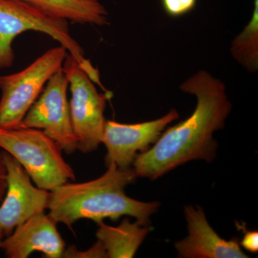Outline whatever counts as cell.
Wrapping results in <instances>:
<instances>
[{"mask_svg":"<svg viewBox=\"0 0 258 258\" xmlns=\"http://www.w3.org/2000/svg\"><path fill=\"white\" fill-rule=\"evenodd\" d=\"M62 257L64 258H108L106 251L100 241H97L92 247L86 250H79L76 246H69L64 249Z\"/></svg>","mask_w":258,"mask_h":258,"instance_id":"cell-15","label":"cell"},{"mask_svg":"<svg viewBox=\"0 0 258 258\" xmlns=\"http://www.w3.org/2000/svg\"><path fill=\"white\" fill-rule=\"evenodd\" d=\"M98 179L82 183H64L50 191L48 215L69 228L81 219L98 222L130 216L147 225L159 203H143L129 198L125 188L135 181L133 169H120L114 164Z\"/></svg>","mask_w":258,"mask_h":258,"instance_id":"cell-2","label":"cell"},{"mask_svg":"<svg viewBox=\"0 0 258 258\" xmlns=\"http://www.w3.org/2000/svg\"><path fill=\"white\" fill-rule=\"evenodd\" d=\"M67 52L62 45L52 47L25 69L0 76V128L21 126L48 80L62 69Z\"/></svg>","mask_w":258,"mask_h":258,"instance_id":"cell-5","label":"cell"},{"mask_svg":"<svg viewBox=\"0 0 258 258\" xmlns=\"http://www.w3.org/2000/svg\"><path fill=\"white\" fill-rule=\"evenodd\" d=\"M0 149L13 156L40 189L50 191L76 180L60 145L40 129L0 128Z\"/></svg>","mask_w":258,"mask_h":258,"instance_id":"cell-4","label":"cell"},{"mask_svg":"<svg viewBox=\"0 0 258 258\" xmlns=\"http://www.w3.org/2000/svg\"><path fill=\"white\" fill-rule=\"evenodd\" d=\"M71 93V120L78 139V150L88 154L102 144L106 119L104 116L108 93H100L79 62L68 55L62 66Z\"/></svg>","mask_w":258,"mask_h":258,"instance_id":"cell-6","label":"cell"},{"mask_svg":"<svg viewBox=\"0 0 258 258\" xmlns=\"http://www.w3.org/2000/svg\"><path fill=\"white\" fill-rule=\"evenodd\" d=\"M5 237L4 232L0 229V249H1L2 242H3V239Z\"/></svg>","mask_w":258,"mask_h":258,"instance_id":"cell-19","label":"cell"},{"mask_svg":"<svg viewBox=\"0 0 258 258\" xmlns=\"http://www.w3.org/2000/svg\"><path fill=\"white\" fill-rule=\"evenodd\" d=\"M179 118L178 112L172 109L160 118L135 124L106 120L102 140L107 149L106 166L114 164L118 169H130L138 152L148 150L166 127Z\"/></svg>","mask_w":258,"mask_h":258,"instance_id":"cell-9","label":"cell"},{"mask_svg":"<svg viewBox=\"0 0 258 258\" xmlns=\"http://www.w3.org/2000/svg\"><path fill=\"white\" fill-rule=\"evenodd\" d=\"M57 224L44 212L34 215L3 239L1 249L8 258H27L35 251L47 258L62 257L66 243Z\"/></svg>","mask_w":258,"mask_h":258,"instance_id":"cell-10","label":"cell"},{"mask_svg":"<svg viewBox=\"0 0 258 258\" xmlns=\"http://www.w3.org/2000/svg\"><path fill=\"white\" fill-rule=\"evenodd\" d=\"M244 231V237L241 240L240 244L244 249L255 253L258 251V232L257 231H247L242 227Z\"/></svg>","mask_w":258,"mask_h":258,"instance_id":"cell-17","label":"cell"},{"mask_svg":"<svg viewBox=\"0 0 258 258\" xmlns=\"http://www.w3.org/2000/svg\"><path fill=\"white\" fill-rule=\"evenodd\" d=\"M69 86V79L62 68L48 80L25 115L21 126L43 131L63 152L72 154L78 149V139L71 120L67 96Z\"/></svg>","mask_w":258,"mask_h":258,"instance_id":"cell-7","label":"cell"},{"mask_svg":"<svg viewBox=\"0 0 258 258\" xmlns=\"http://www.w3.org/2000/svg\"><path fill=\"white\" fill-rule=\"evenodd\" d=\"M7 189V170L3 152L0 151V205L4 198Z\"/></svg>","mask_w":258,"mask_h":258,"instance_id":"cell-18","label":"cell"},{"mask_svg":"<svg viewBox=\"0 0 258 258\" xmlns=\"http://www.w3.org/2000/svg\"><path fill=\"white\" fill-rule=\"evenodd\" d=\"M184 215L189 235L175 246L179 257L247 258L237 240H226L220 237L208 223L201 207L188 205Z\"/></svg>","mask_w":258,"mask_h":258,"instance_id":"cell-11","label":"cell"},{"mask_svg":"<svg viewBox=\"0 0 258 258\" xmlns=\"http://www.w3.org/2000/svg\"><path fill=\"white\" fill-rule=\"evenodd\" d=\"M46 34L57 40L79 62L93 83L101 86L98 70L85 57V52L71 35L69 21L47 15L20 0H0V69L14 63L15 39L23 32Z\"/></svg>","mask_w":258,"mask_h":258,"instance_id":"cell-3","label":"cell"},{"mask_svg":"<svg viewBox=\"0 0 258 258\" xmlns=\"http://www.w3.org/2000/svg\"><path fill=\"white\" fill-rule=\"evenodd\" d=\"M7 170V189L0 205V229L5 237L30 217L48 208L50 191L32 184L23 166L3 151Z\"/></svg>","mask_w":258,"mask_h":258,"instance_id":"cell-8","label":"cell"},{"mask_svg":"<svg viewBox=\"0 0 258 258\" xmlns=\"http://www.w3.org/2000/svg\"><path fill=\"white\" fill-rule=\"evenodd\" d=\"M47 15L81 25L105 26L108 13L98 0H20Z\"/></svg>","mask_w":258,"mask_h":258,"instance_id":"cell-12","label":"cell"},{"mask_svg":"<svg viewBox=\"0 0 258 258\" xmlns=\"http://www.w3.org/2000/svg\"><path fill=\"white\" fill-rule=\"evenodd\" d=\"M198 0H161L163 8L171 17L182 16L195 8Z\"/></svg>","mask_w":258,"mask_h":258,"instance_id":"cell-16","label":"cell"},{"mask_svg":"<svg viewBox=\"0 0 258 258\" xmlns=\"http://www.w3.org/2000/svg\"><path fill=\"white\" fill-rule=\"evenodd\" d=\"M96 237L106 249L108 258L134 257L149 232L147 225L137 220L132 223L125 218L117 227L98 222Z\"/></svg>","mask_w":258,"mask_h":258,"instance_id":"cell-13","label":"cell"},{"mask_svg":"<svg viewBox=\"0 0 258 258\" xmlns=\"http://www.w3.org/2000/svg\"><path fill=\"white\" fill-rule=\"evenodd\" d=\"M183 92L195 95L192 114L161 134L152 148L136 157V175L152 181L193 160L212 162L217 143L213 134L225 126L232 110L225 84L207 71H200L181 83Z\"/></svg>","mask_w":258,"mask_h":258,"instance_id":"cell-1","label":"cell"},{"mask_svg":"<svg viewBox=\"0 0 258 258\" xmlns=\"http://www.w3.org/2000/svg\"><path fill=\"white\" fill-rule=\"evenodd\" d=\"M250 21L232 42L231 53L249 72L258 69V0H253Z\"/></svg>","mask_w":258,"mask_h":258,"instance_id":"cell-14","label":"cell"}]
</instances>
